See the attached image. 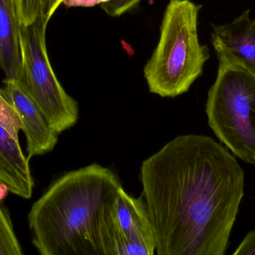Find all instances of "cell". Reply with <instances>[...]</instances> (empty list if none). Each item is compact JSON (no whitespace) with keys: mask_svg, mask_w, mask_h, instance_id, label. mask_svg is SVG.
<instances>
[{"mask_svg":"<svg viewBox=\"0 0 255 255\" xmlns=\"http://www.w3.org/2000/svg\"><path fill=\"white\" fill-rule=\"evenodd\" d=\"M233 255H255V229L246 236Z\"/></svg>","mask_w":255,"mask_h":255,"instance_id":"cell-15","label":"cell"},{"mask_svg":"<svg viewBox=\"0 0 255 255\" xmlns=\"http://www.w3.org/2000/svg\"><path fill=\"white\" fill-rule=\"evenodd\" d=\"M158 255H224L244 196L245 174L228 148L178 136L139 171Z\"/></svg>","mask_w":255,"mask_h":255,"instance_id":"cell-1","label":"cell"},{"mask_svg":"<svg viewBox=\"0 0 255 255\" xmlns=\"http://www.w3.org/2000/svg\"><path fill=\"white\" fill-rule=\"evenodd\" d=\"M19 25H26L40 16L41 0H9Z\"/></svg>","mask_w":255,"mask_h":255,"instance_id":"cell-13","label":"cell"},{"mask_svg":"<svg viewBox=\"0 0 255 255\" xmlns=\"http://www.w3.org/2000/svg\"><path fill=\"white\" fill-rule=\"evenodd\" d=\"M201 5L190 0H169L160 28V37L143 69L148 90L161 97L187 92L202 74L209 49L199 41Z\"/></svg>","mask_w":255,"mask_h":255,"instance_id":"cell-3","label":"cell"},{"mask_svg":"<svg viewBox=\"0 0 255 255\" xmlns=\"http://www.w3.org/2000/svg\"><path fill=\"white\" fill-rule=\"evenodd\" d=\"M64 1L65 0H41L40 16L49 22L57 9Z\"/></svg>","mask_w":255,"mask_h":255,"instance_id":"cell-16","label":"cell"},{"mask_svg":"<svg viewBox=\"0 0 255 255\" xmlns=\"http://www.w3.org/2000/svg\"><path fill=\"white\" fill-rule=\"evenodd\" d=\"M8 191L0 184V255H22V247L15 234L11 217L3 202Z\"/></svg>","mask_w":255,"mask_h":255,"instance_id":"cell-11","label":"cell"},{"mask_svg":"<svg viewBox=\"0 0 255 255\" xmlns=\"http://www.w3.org/2000/svg\"><path fill=\"white\" fill-rule=\"evenodd\" d=\"M142 0H100L102 9L109 16L117 17L133 10Z\"/></svg>","mask_w":255,"mask_h":255,"instance_id":"cell-14","label":"cell"},{"mask_svg":"<svg viewBox=\"0 0 255 255\" xmlns=\"http://www.w3.org/2000/svg\"><path fill=\"white\" fill-rule=\"evenodd\" d=\"M19 24L9 0H0V68L5 79H19L21 73Z\"/></svg>","mask_w":255,"mask_h":255,"instance_id":"cell-10","label":"cell"},{"mask_svg":"<svg viewBox=\"0 0 255 255\" xmlns=\"http://www.w3.org/2000/svg\"><path fill=\"white\" fill-rule=\"evenodd\" d=\"M211 42L219 64L239 66L255 73V19L247 10L232 22L213 25Z\"/></svg>","mask_w":255,"mask_h":255,"instance_id":"cell-8","label":"cell"},{"mask_svg":"<svg viewBox=\"0 0 255 255\" xmlns=\"http://www.w3.org/2000/svg\"><path fill=\"white\" fill-rule=\"evenodd\" d=\"M43 16L26 25H19L21 73L19 80L26 87L50 127L58 134L76 125L79 120L77 102L58 81L48 56Z\"/></svg>","mask_w":255,"mask_h":255,"instance_id":"cell-5","label":"cell"},{"mask_svg":"<svg viewBox=\"0 0 255 255\" xmlns=\"http://www.w3.org/2000/svg\"><path fill=\"white\" fill-rule=\"evenodd\" d=\"M103 255H153L156 241L143 198L121 187L105 210L100 226Z\"/></svg>","mask_w":255,"mask_h":255,"instance_id":"cell-6","label":"cell"},{"mask_svg":"<svg viewBox=\"0 0 255 255\" xmlns=\"http://www.w3.org/2000/svg\"><path fill=\"white\" fill-rule=\"evenodd\" d=\"M0 123L13 139L19 141V133L23 127L22 121L1 88H0Z\"/></svg>","mask_w":255,"mask_h":255,"instance_id":"cell-12","label":"cell"},{"mask_svg":"<svg viewBox=\"0 0 255 255\" xmlns=\"http://www.w3.org/2000/svg\"><path fill=\"white\" fill-rule=\"evenodd\" d=\"M205 112L219 140L241 160L255 166V73L219 64Z\"/></svg>","mask_w":255,"mask_h":255,"instance_id":"cell-4","label":"cell"},{"mask_svg":"<svg viewBox=\"0 0 255 255\" xmlns=\"http://www.w3.org/2000/svg\"><path fill=\"white\" fill-rule=\"evenodd\" d=\"M3 82V91L22 121L28 160L52 151L59 134L50 127L25 85L19 79H5Z\"/></svg>","mask_w":255,"mask_h":255,"instance_id":"cell-7","label":"cell"},{"mask_svg":"<svg viewBox=\"0 0 255 255\" xmlns=\"http://www.w3.org/2000/svg\"><path fill=\"white\" fill-rule=\"evenodd\" d=\"M123 187L109 168L89 165L64 174L28 213L31 243L41 255H103L102 217Z\"/></svg>","mask_w":255,"mask_h":255,"instance_id":"cell-2","label":"cell"},{"mask_svg":"<svg viewBox=\"0 0 255 255\" xmlns=\"http://www.w3.org/2000/svg\"><path fill=\"white\" fill-rule=\"evenodd\" d=\"M0 184L10 193L30 199L34 187L30 160L22 152L19 141L12 137L0 123Z\"/></svg>","mask_w":255,"mask_h":255,"instance_id":"cell-9","label":"cell"}]
</instances>
